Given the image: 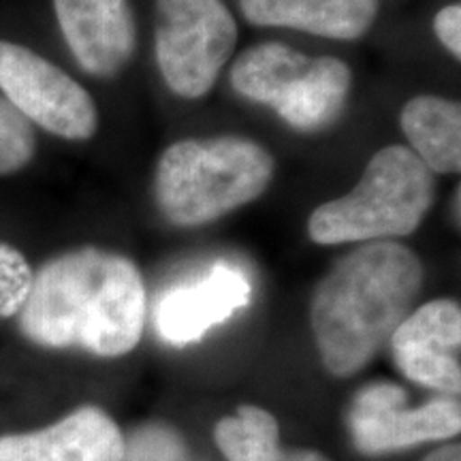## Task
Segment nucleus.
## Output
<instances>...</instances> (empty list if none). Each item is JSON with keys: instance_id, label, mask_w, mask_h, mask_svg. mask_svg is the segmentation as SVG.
Here are the masks:
<instances>
[{"instance_id": "nucleus-3", "label": "nucleus", "mask_w": 461, "mask_h": 461, "mask_svg": "<svg viewBox=\"0 0 461 461\" xmlns=\"http://www.w3.org/2000/svg\"><path fill=\"white\" fill-rule=\"evenodd\" d=\"M276 171L261 143L238 135L182 140L160 154L154 197L176 227H203L257 201Z\"/></svg>"}, {"instance_id": "nucleus-19", "label": "nucleus", "mask_w": 461, "mask_h": 461, "mask_svg": "<svg viewBox=\"0 0 461 461\" xmlns=\"http://www.w3.org/2000/svg\"><path fill=\"white\" fill-rule=\"evenodd\" d=\"M423 461H461V448L459 445H447L429 453Z\"/></svg>"}, {"instance_id": "nucleus-12", "label": "nucleus", "mask_w": 461, "mask_h": 461, "mask_svg": "<svg viewBox=\"0 0 461 461\" xmlns=\"http://www.w3.org/2000/svg\"><path fill=\"white\" fill-rule=\"evenodd\" d=\"M122 431L96 406H84L48 428L0 436V461H122Z\"/></svg>"}, {"instance_id": "nucleus-17", "label": "nucleus", "mask_w": 461, "mask_h": 461, "mask_svg": "<svg viewBox=\"0 0 461 461\" xmlns=\"http://www.w3.org/2000/svg\"><path fill=\"white\" fill-rule=\"evenodd\" d=\"M32 267L14 246L0 241V319H11L24 305L32 286Z\"/></svg>"}, {"instance_id": "nucleus-5", "label": "nucleus", "mask_w": 461, "mask_h": 461, "mask_svg": "<svg viewBox=\"0 0 461 461\" xmlns=\"http://www.w3.org/2000/svg\"><path fill=\"white\" fill-rule=\"evenodd\" d=\"M230 86L246 101L274 109L299 132L338 122L348 105L353 73L333 56H305L285 43H258L240 54Z\"/></svg>"}, {"instance_id": "nucleus-4", "label": "nucleus", "mask_w": 461, "mask_h": 461, "mask_svg": "<svg viewBox=\"0 0 461 461\" xmlns=\"http://www.w3.org/2000/svg\"><path fill=\"white\" fill-rule=\"evenodd\" d=\"M434 199V173L411 148L395 143L374 154L348 194L316 207L308 235L321 246L395 241L423 224Z\"/></svg>"}, {"instance_id": "nucleus-1", "label": "nucleus", "mask_w": 461, "mask_h": 461, "mask_svg": "<svg viewBox=\"0 0 461 461\" xmlns=\"http://www.w3.org/2000/svg\"><path fill=\"white\" fill-rule=\"evenodd\" d=\"M17 322L43 348L122 357L141 339L146 285L131 258L101 248H77L34 272Z\"/></svg>"}, {"instance_id": "nucleus-13", "label": "nucleus", "mask_w": 461, "mask_h": 461, "mask_svg": "<svg viewBox=\"0 0 461 461\" xmlns=\"http://www.w3.org/2000/svg\"><path fill=\"white\" fill-rule=\"evenodd\" d=\"M240 9L255 26L357 41L376 22L380 0H240Z\"/></svg>"}, {"instance_id": "nucleus-10", "label": "nucleus", "mask_w": 461, "mask_h": 461, "mask_svg": "<svg viewBox=\"0 0 461 461\" xmlns=\"http://www.w3.org/2000/svg\"><path fill=\"white\" fill-rule=\"evenodd\" d=\"M250 299L252 282L244 269L221 261L203 278L167 291L154 312V325L167 344L188 346L244 310Z\"/></svg>"}, {"instance_id": "nucleus-18", "label": "nucleus", "mask_w": 461, "mask_h": 461, "mask_svg": "<svg viewBox=\"0 0 461 461\" xmlns=\"http://www.w3.org/2000/svg\"><path fill=\"white\" fill-rule=\"evenodd\" d=\"M434 32L447 51L459 60L461 58V7L459 3L447 5L434 17Z\"/></svg>"}, {"instance_id": "nucleus-15", "label": "nucleus", "mask_w": 461, "mask_h": 461, "mask_svg": "<svg viewBox=\"0 0 461 461\" xmlns=\"http://www.w3.org/2000/svg\"><path fill=\"white\" fill-rule=\"evenodd\" d=\"M278 423L267 411L241 406L238 417H227L216 425V445L229 461H330L319 451L280 448Z\"/></svg>"}, {"instance_id": "nucleus-6", "label": "nucleus", "mask_w": 461, "mask_h": 461, "mask_svg": "<svg viewBox=\"0 0 461 461\" xmlns=\"http://www.w3.org/2000/svg\"><path fill=\"white\" fill-rule=\"evenodd\" d=\"M238 43V22L224 0H157L154 54L167 88L201 99Z\"/></svg>"}, {"instance_id": "nucleus-16", "label": "nucleus", "mask_w": 461, "mask_h": 461, "mask_svg": "<svg viewBox=\"0 0 461 461\" xmlns=\"http://www.w3.org/2000/svg\"><path fill=\"white\" fill-rule=\"evenodd\" d=\"M37 154L34 126L0 95V176L22 171Z\"/></svg>"}, {"instance_id": "nucleus-8", "label": "nucleus", "mask_w": 461, "mask_h": 461, "mask_svg": "<svg viewBox=\"0 0 461 461\" xmlns=\"http://www.w3.org/2000/svg\"><path fill=\"white\" fill-rule=\"evenodd\" d=\"M348 429L366 455L391 453L425 440H447L459 434L461 406L453 397H438L423 406H408L400 384L378 380L353 397Z\"/></svg>"}, {"instance_id": "nucleus-2", "label": "nucleus", "mask_w": 461, "mask_h": 461, "mask_svg": "<svg viewBox=\"0 0 461 461\" xmlns=\"http://www.w3.org/2000/svg\"><path fill=\"white\" fill-rule=\"evenodd\" d=\"M423 265L400 241H370L339 258L316 285L310 322L321 361L333 376H353L412 312Z\"/></svg>"}, {"instance_id": "nucleus-7", "label": "nucleus", "mask_w": 461, "mask_h": 461, "mask_svg": "<svg viewBox=\"0 0 461 461\" xmlns=\"http://www.w3.org/2000/svg\"><path fill=\"white\" fill-rule=\"evenodd\" d=\"M0 95L32 126L62 140L86 141L99 129V109L90 92L24 45L0 41Z\"/></svg>"}, {"instance_id": "nucleus-11", "label": "nucleus", "mask_w": 461, "mask_h": 461, "mask_svg": "<svg viewBox=\"0 0 461 461\" xmlns=\"http://www.w3.org/2000/svg\"><path fill=\"white\" fill-rule=\"evenodd\" d=\"M54 14L77 65L95 77H115L137 50L131 0H54Z\"/></svg>"}, {"instance_id": "nucleus-9", "label": "nucleus", "mask_w": 461, "mask_h": 461, "mask_svg": "<svg viewBox=\"0 0 461 461\" xmlns=\"http://www.w3.org/2000/svg\"><path fill=\"white\" fill-rule=\"evenodd\" d=\"M403 376L420 387L459 395L461 310L453 299H434L412 310L389 339Z\"/></svg>"}, {"instance_id": "nucleus-14", "label": "nucleus", "mask_w": 461, "mask_h": 461, "mask_svg": "<svg viewBox=\"0 0 461 461\" xmlns=\"http://www.w3.org/2000/svg\"><path fill=\"white\" fill-rule=\"evenodd\" d=\"M402 132L420 163L440 176L461 169V105L434 95L414 96L400 113Z\"/></svg>"}]
</instances>
